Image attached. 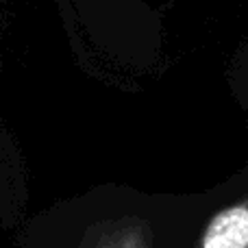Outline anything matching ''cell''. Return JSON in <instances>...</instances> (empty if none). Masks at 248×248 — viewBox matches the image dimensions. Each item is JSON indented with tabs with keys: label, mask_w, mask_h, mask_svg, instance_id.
Wrapping results in <instances>:
<instances>
[{
	"label": "cell",
	"mask_w": 248,
	"mask_h": 248,
	"mask_svg": "<svg viewBox=\"0 0 248 248\" xmlns=\"http://www.w3.org/2000/svg\"><path fill=\"white\" fill-rule=\"evenodd\" d=\"M194 248H248V198L220 209Z\"/></svg>",
	"instance_id": "cell-1"
},
{
	"label": "cell",
	"mask_w": 248,
	"mask_h": 248,
	"mask_svg": "<svg viewBox=\"0 0 248 248\" xmlns=\"http://www.w3.org/2000/svg\"><path fill=\"white\" fill-rule=\"evenodd\" d=\"M87 248H150V233L144 222H113L96 233Z\"/></svg>",
	"instance_id": "cell-2"
},
{
	"label": "cell",
	"mask_w": 248,
	"mask_h": 248,
	"mask_svg": "<svg viewBox=\"0 0 248 248\" xmlns=\"http://www.w3.org/2000/svg\"><path fill=\"white\" fill-rule=\"evenodd\" d=\"M9 20V9H7V0H0V31L7 26Z\"/></svg>",
	"instance_id": "cell-3"
}]
</instances>
